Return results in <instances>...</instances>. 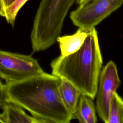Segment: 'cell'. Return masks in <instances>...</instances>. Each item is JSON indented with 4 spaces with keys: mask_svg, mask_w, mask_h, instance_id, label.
Here are the masks:
<instances>
[{
    "mask_svg": "<svg viewBox=\"0 0 123 123\" xmlns=\"http://www.w3.org/2000/svg\"><path fill=\"white\" fill-rule=\"evenodd\" d=\"M60 78L44 74L22 81L6 83L8 102L21 106L43 123H68L72 115L59 91Z\"/></svg>",
    "mask_w": 123,
    "mask_h": 123,
    "instance_id": "6da1fadb",
    "label": "cell"
},
{
    "mask_svg": "<svg viewBox=\"0 0 123 123\" xmlns=\"http://www.w3.org/2000/svg\"><path fill=\"white\" fill-rule=\"evenodd\" d=\"M102 63L98 33L93 27L77 51L66 56L60 55L52 60L51 74L68 80L82 95L94 99Z\"/></svg>",
    "mask_w": 123,
    "mask_h": 123,
    "instance_id": "7a4b0ae2",
    "label": "cell"
},
{
    "mask_svg": "<svg viewBox=\"0 0 123 123\" xmlns=\"http://www.w3.org/2000/svg\"><path fill=\"white\" fill-rule=\"evenodd\" d=\"M75 0H42L30 34L33 52L44 51L57 41L65 18Z\"/></svg>",
    "mask_w": 123,
    "mask_h": 123,
    "instance_id": "3957f363",
    "label": "cell"
},
{
    "mask_svg": "<svg viewBox=\"0 0 123 123\" xmlns=\"http://www.w3.org/2000/svg\"><path fill=\"white\" fill-rule=\"evenodd\" d=\"M45 73L31 55L0 50V78L6 83L22 81Z\"/></svg>",
    "mask_w": 123,
    "mask_h": 123,
    "instance_id": "277c9868",
    "label": "cell"
},
{
    "mask_svg": "<svg viewBox=\"0 0 123 123\" xmlns=\"http://www.w3.org/2000/svg\"><path fill=\"white\" fill-rule=\"evenodd\" d=\"M123 4V0H92L73 11L70 18L78 28L95 27Z\"/></svg>",
    "mask_w": 123,
    "mask_h": 123,
    "instance_id": "5b68a950",
    "label": "cell"
},
{
    "mask_svg": "<svg viewBox=\"0 0 123 123\" xmlns=\"http://www.w3.org/2000/svg\"><path fill=\"white\" fill-rule=\"evenodd\" d=\"M121 84L116 65L109 61L100 72L96 96V109L100 119L108 123L109 110L114 94Z\"/></svg>",
    "mask_w": 123,
    "mask_h": 123,
    "instance_id": "8992f818",
    "label": "cell"
},
{
    "mask_svg": "<svg viewBox=\"0 0 123 123\" xmlns=\"http://www.w3.org/2000/svg\"><path fill=\"white\" fill-rule=\"evenodd\" d=\"M0 122L2 123H43L40 119L27 114L23 108L10 102H7L1 108Z\"/></svg>",
    "mask_w": 123,
    "mask_h": 123,
    "instance_id": "52a82bcc",
    "label": "cell"
},
{
    "mask_svg": "<svg viewBox=\"0 0 123 123\" xmlns=\"http://www.w3.org/2000/svg\"><path fill=\"white\" fill-rule=\"evenodd\" d=\"M88 30L78 28L76 32L71 35L59 36V42L61 55L66 56L77 51L82 46L87 36Z\"/></svg>",
    "mask_w": 123,
    "mask_h": 123,
    "instance_id": "ba28073f",
    "label": "cell"
},
{
    "mask_svg": "<svg viewBox=\"0 0 123 123\" xmlns=\"http://www.w3.org/2000/svg\"><path fill=\"white\" fill-rule=\"evenodd\" d=\"M76 119L80 123H96L97 118L93 99L88 96L81 95L72 119Z\"/></svg>",
    "mask_w": 123,
    "mask_h": 123,
    "instance_id": "9c48e42d",
    "label": "cell"
},
{
    "mask_svg": "<svg viewBox=\"0 0 123 123\" xmlns=\"http://www.w3.org/2000/svg\"><path fill=\"white\" fill-rule=\"evenodd\" d=\"M60 79L59 85L60 97L64 106L72 115L81 94L69 81L65 79Z\"/></svg>",
    "mask_w": 123,
    "mask_h": 123,
    "instance_id": "30bf717a",
    "label": "cell"
},
{
    "mask_svg": "<svg viewBox=\"0 0 123 123\" xmlns=\"http://www.w3.org/2000/svg\"><path fill=\"white\" fill-rule=\"evenodd\" d=\"M108 123H123V99L117 92L110 105Z\"/></svg>",
    "mask_w": 123,
    "mask_h": 123,
    "instance_id": "8fae6325",
    "label": "cell"
},
{
    "mask_svg": "<svg viewBox=\"0 0 123 123\" xmlns=\"http://www.w3.org/2000/svg\"><path fill=\"white\" fill-rule=\"evenodd\" d=\"M28 0H15L12 4L0 11V15L4 17L7 22L14 26L18 12Z\"/></svg>",
    "mask_w": 123,
    "mask_h": 123,
    "instance_id": "7c38bea8",
    "label": "cell"
},
{
    "mask_svg": "<svg viewBox=\"0 0 123 123\" xmlns=\"http://www.w3.org/2000/svg\"><path fill=\"white\" fill-rule=\"evenodd\" d=\"M5 84H3L0 80V108L8 102Z\"/></svg>",
    "mask_w": 123,
    "mask_h": 123,
    "instance_id": "4fadbf2b",
    "label": "cell"
},
{
    "mask_svg": "<svg viewBox=\"0 0 123 123\" xmlns=\"http://www.w3.org/2000/svg\"><path fill=\"white\" fill-rule=\"evenodd\" d=\"M15 0H0V11L9 7Z\"/></svg>",
    "mask_w": 123,
    "mask_h": 123,
    "instance_id": "5bb4252c",
    "label": "cell"
},
{
    "mask_svg": "<svg viewBox=\"0 0 123 123\" xmlns=\"http://www.w3.org/2000/svg\"><path fill=\"white\" fill-rule=\"evenodd\" d=\"M91 0H76V2L78 4V5L79 6V5H82L86 3H87Z\"/></svg>",
    "mask_w": 123,
    "mask_h": 123,
    "instance_id": "9a60e30c",
    "label": "cell"
}]
</instances>
